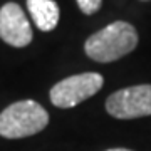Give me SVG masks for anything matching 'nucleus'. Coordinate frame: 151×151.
Instances as JSON below:
<instances>
[{
    "mask_svg": "<svg viewBox=\"0 0 151 151\" xmlns=\"http://www.w3.org/2000/svg\"><path fill=\"white\" fill-rule=\"evenodd\" d=\"M138 45V32L129 22L116 20L94 32L84 42V52L96 62H114L133 52Z\"/></svg>",
    "mask_w": 151,
    "mask_h": 151,
    "instance_id": "nucleus-1",
    "label": "nucleus"
},
{
    "mask_svg": "<svg viewBox=\"0 0 151 151\" xmlns=\"http://www.w3.org/2000/svg\"><path fill=\"white\" fill-rule=\"evenodd\" d=\"M47 124V111L35 101L25 99L7 106L0 113V136L9 139L27 138L40 133Z\"/></svg>",
    "mask_w": 151,
    "mask_h": 151,
    "instance_id": "nucleus-2",
    "label": "nucleus"
},
{
    "mask_svg": "<svg viewBox=\"0 0 151 151\" xmlns=\"http://www.w3.org/2000/svg\"><path fill=\"white\" fill-rule=\"evenodd\" d=\"M104 84V77L97 72H82L65 77L55 86H52L49 97L55 108L69 109L82 101L92 97Z\"/></svg>",
    "mask_w": 151,
    "mask_h": 151,
    "instance_id": "nucleus-3",
    "label": "nucleus"
},
{
    "mask_svg": "<svg viewBox=\"0 0 151 151\" xmlns=\"http://www.w3.org/2000/svg\"><path fill=\"white\" fill-rule=\"evenodd\" d=\"M106 111L116 119L151 116V84L129 86L113 92L106 99Z\"/></svg>",
    "mask_w": 151,
    "mask_h": 151,
    "instance_id": "nucleus-4",
    "label": "nucleus"
},
{
    "mask_svg": "<svg viewBox=\"0 0 151 151\" xmlns=\"http://www.w3.org/2000/svg\"><path fill=\"white\" fill-rule=\"evenodd\" d=\"M0 39L12 47H25L32 42V27L15 2H9L0 9Z\"/></svg>",
    "mask_w": 151,
    "mask_h": 151,
    "instance_id": "nucleus-5",
    "label": "nucleus"
},
{
    "mask_svg": "<svg viewBox=\"0 0 151 151\" xmlns=\"http://www.w3.org/2000/svg\"><path fill=\"white\" fill-rule=\"evenodd\" d=\"M27 9L37 29L50 32L59 24V5L54 0H27Z\"/></svg>",
    "mask_w": 151,
    "mask_h": 151,
    "instance_id": "nucleus-6",
    "label": "nucleus"
},
{
    "mask_svg": "<svg viewBox=\"0 0 151 151\" xmlns=\"http://www.w3.org/2000/svg\"><path fill=\"white\" fill-rule=\"evenodd\" d=\"M76 2H77L81 12L86 14V15L96 14V12L101 9V5H103V0H76Z\"/></svg>",
    "mask_w": 151,
    "mask_h": 151,
    "instance_id": "nucleus-7",
    "label": "nucleus"
},
{
    "mask_svg": "<svg viewBox=\"0 0 151 151\" xmlns=\"http://www.w3.org/2000/svg\"><path fill=\"white\" fill-rule=\"evenodd\" d=\"M106 151H133V150H128V148H111V150H106Z\"/></svg>",
    "mask_w": 151,
    "mask_h": 151,
    "instance_id": "nucleus-8",
    "label": "nucleus"
},
{
    "mask_svg": "<svg viewBox=\"0 0 151 151\" xmlns=\"http://www.w3.org/2000/svg\"><path fill=\"white\" fill-rule=\"evenodd\" d=\"M143 2H148V0H143Z\"/></svg>",
    "mask_w": 151,
    "mask_h": 151,
    "instance_id": "nucleus-9",
    "label": "nucleus"
}]
</instances>
